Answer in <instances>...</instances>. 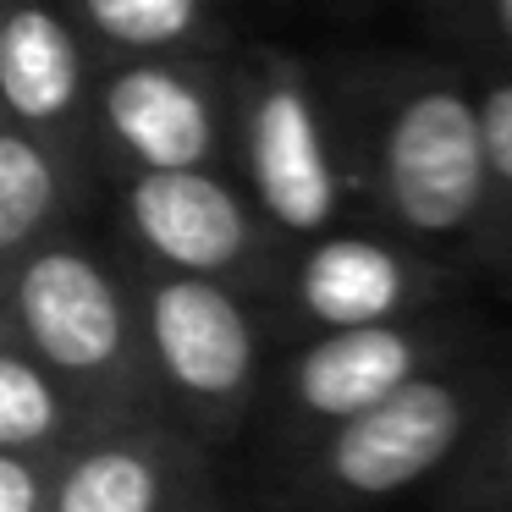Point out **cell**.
<instances>
[{
  "label": "cell",
  "instance_id": "1",
  "mask_svg": "<svg viewBox=\"0 0 512 512\" xmlns=\"http://www.w3.org/2000/svg\"><path fill=\"white\" fill-rule=\"evenodd\" d=\"M320 72L364 221L446 270H485V83L441 56H336Z\"/></svg>",
  "mask_w": 512,
  "mask_h": 512
},
{
  "label": "cell",
  "instance_id": "2",
  "mask_svg": "<svg viewBox=\"0 0 512 512\" xmlns=\"http://www.w3.org/2000/svg\"><path fill=\"white\" fill-rule=\"evenodd\" d=\"M0 336L50 369L100 435L166 424L133 276L83 232L6 265Z\"/></svg>",
  "mask_w": 512,
  "mask_h": 512
},
{
  "label": "cell",
  "instance_id": "3",
  "mask_svg": "<svg viewBox=\"0 0 512 512\" xmlns=\"http://www.w3.org/2000/svg\"><path fill=\"white\" fill-rule=\"evenodd\" d=\"M501 391H507L501 375L474 347L457 364L408 386L402 397L380 402L375 413L320 435L314 446L270 457V507L375 512L386 501L419 490L424 479H446Z\"/></svg>",
  "mask_w": 512,
  "mask_h": 512
},
{
  "label": "cell",
  "instance_id": "4",
  "mask_svg": "<svg viewBox=\"0 0 512 512\" xmlns=\"http://www.w3.org/2000/svg\"><path fill=\"white\" fill-rule=\"evenodd\" d=\"M237 182L287 248L369 226L347 177L325 72L303 56L265 45L237 56Z\"/></svg>",
  "mask_w": 512,
  "mask_h": 512
},
{
  "label": "cell",
  "instance_id": "5",
  "mask_svg": "<svg viewBox=\"0 0 512 512\" xmlns=\"http://www.w3.org/2000/svg\"><path fill=\"white\" fill-rule=\"evenodd\" d=\"M133 276L149 331V358L160 375L166 419L210 452L237 441L270 369V314L259 298L221 281L166 276L122 259Z\"/></svg>",
  "mask_w": 512,
  "mask_h": 512
},
{
  "label": "cell",
  "instance_id": "6",
  "mask_svg": "<svg viewBox=\"0 0 512 512\" xmlns=\"http://www.w3.org/2000/svg\"><path fill=\"white\" fill-rule=\"evenodd\" d=\"M116 254L166 276L221 281L281 309L292 248L232 171L116 182Z\"/></svg>",
  "mask_w": 512,
  "mask_h": 512
},
{
  "label": "cell",
  "instance_id": "7",
  "mask_svg": "<svg viewBox=\"0 0 512 512\" xmlns=\"http://www.w3.org/2000/svg\"><path fill=\"white\" fill-rule=\"evenodd\" d=\"M474 353V331L457 314H424L397 325H364V331L303 336L281 364L276 386V446L270 457L314 446L320 435L375 413L380 402L402 397L424 375Z\"/></svg>",
  "mask_w": 512,
  "mask_h": 512
},
{
  "label": "cell",
  "instance_id": "8",
  "mask_svg": "<svg viewBox=\"0 0 512 512\" xmlns=\"http://www.w3.org/2000/svg\"><path fill=\"white\" fill-rule=\"evenodd\" d=\"M100 155L116 182L232 171L237 61H138L100 72Z\"/></svg>",
  "mask_w": 512,
  "mask_h": 512
},
{
  "label": "cell",
  "instance_id": "9",
  "mask_svg": "<svg viewBox=\"0 0 512 512\" xmlns=\"http://www.w3.org/2000/svg\"><path fill=\"white\" fill-rule=\"evenodd\" d=\"M281 314L309 336L452 314V270L375 226H347L309 248H292Z\"/></svg>",
  "mask_w": 512,
  "mask_h": 512
},
{
  "label": "cell",
  "instance_id": "10",
  "mask_svg": "<svg viewBox=\"0 0 512 512\" xmlns=\"http://www.w3.org/2000/svg\"><path fill=\"white\" fill-rule=\"evenodd\" d=\"M0 105H6V122L23 133L100 155V67H94L67 6L61 12L56 6L6 12V23H0Z\"/></svg>",
  "mask_w": 512,
  "mask_h": 512
},
{
  "label": "cell",
  "instance_id": "11",
  "mask_svg": "<svg viewBox=\"0 0 512 512\" xmlns=\"http://www.w3.org/2000/svg\"><path fill=\"white\" fill-rule=\"evenodd\" d=\"M221 501L210 452L177 424L94 435L56 474L50 512H204Z\"/></svg>",
  "mask_w": 512,
  "mask_h": 512
},
{
  "label": "cell",
  "instance_id": "12",
  "mask_svg": "<svg viewBox=\"0 0 512 512\" xmlns=\"http://www.w3.org/2000/svg\"><path fill=\"white\" fill-rule=\"evenodd\" d=\"M100 177V155L0 122V270L61 237H78Z\"/></svg>",
  "mask_w": 512,
  "mask_h": 512
},
{
  "label": "cell",
  "instance_id": "13",
  "mask_svg": "<svg viewBox=\"0 0 512 512\" xmlns=\"http://www.w3.org/2000/svg\"><path fill=\"white\" fill-rule=\"evenodd\" d=\"M94 67H138V61H237V23L204 0H72Z\"/></svg>",
  "mask_w": 512,
  "mask_h": 512
},
{
  "label": "cell",
  "instance_id": "14",
  "mask_svg": "<svg viewBox=\"0 0 512 512\" xmlns=\"http://www.w3.org/2000/svg\"><path fill=\"white\" fill-rule=\"evenodd\" d=\"M94 419L67 397L50 369H39L17 342L0 336V452H28L67 463L94 441Z\"/></svg>",
  "mask_w": 512,
  "mask_h": 512
},
{
  "label": "cell",
  "instance_id": "15",
  "mask_svg": "<svg viewBox=\"0 0 512 512\" xmlns=\"http://www.w3.org/2000/svg\"><path fill=\"white\" fill-rule=\"evenodd\" d=\"M435 512H512V386L496 397L468 452L441 479Z\"/></svg>",
  "mask_w": 512,
  "mask_h": 512
},
{
  "label": "cell",
  "instance_id": "16",
  "mask_svg": "<svg viewBox=\"0 0 512 512\" xmlns=\"http://www.w3.org/2000/svg\"><path fill=\"white\" fill-rule=\"evenodd\" d=\"M419 28L441 61L452 67H490V78H512V0H446L424 6Z\"/></svg>",
  "mask_w": 512,
  "mask_h": 512
},
{
  "label": "cell",
  "instance_id": "17",
  "mask_svg": "<svg viewBox=\"0 0 512 512\" xmlns=\"http://www.w3.org/2000/svg\"><path fill=\"white\" fill-rule=\"evenodd\" d=\"M485 160H490L485 276L512 287V78H485Z\"/></svg>",
  "mask_w": 512,
  "mask_h": 512
},
{
  "label": "cell",
  "instance_id": "18",
  "mask_svg": "<svg viewBox=\"0 0 512 512\" xmlns=\"http://www.w3.org/2000/svg\"><path fill=\"white\" fill-rule=\"evenodd\" d=\"M61 463L28 452H0V512H50Z\"/></svg>",
  "mask_w": 512,
  "mask_h": 512
},
{
  "label": "cell",
  "instance_id": "19",
  "mask_svg": "<svg viewBox=\"0 0 512 512\" xmlns=\"http://www.w3.org/2000/svg\"><path fill=\"white\" fill-rule=\"evenodd\" d=\"M204 512H226V501H210V507H204Z\"/></svg>",
  "mask_w": 512,
  "mask_h": 512
}]
</instances>
